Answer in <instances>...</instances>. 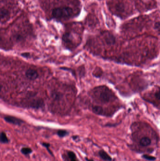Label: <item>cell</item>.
Instances as JSON below:
<instances>
[{
	"label": "cell",
	"mask_w": 160,
	"mask_h": 161,
	"mask_svg": "<svg viewBox=\"0 0 160 161\" xmlns=\"http://www.w3.org/2000/svg\"><path fill=\"white\" fill-rule=\"evenodd\" d=\"M73 14V10L69 7L56 8L53 10L52 15L56 19L67 18L71 17Z\"/></svg>",
	"instance_id": "1"
},
{
	"label": "cell",
	"mask_w": 160,
	"mask_h": 161,
	"mask_svg": "<svg viewBox=\"0 0 160 161\" xmlns=\"http://www.w3.org/2000/svg\"><path fill=\"white\" fill-rule=\"evenodd\" d=\"M114 96L107 88L103 89L99 93V100L102 103H107L113 100Z\"/></svg>",
	"instance_id": "2"
},
{
	"label": "cell",
	"mask_w": 160,
	"mask_h": 161,
	"mask_svg": "<svg viewBox=\"0 0 160 161\" xmlns=\"http://www.w3.org/2000/svg\"><path fill=\"white\" fill-rule=\"evenodd\" d=\"M61 156L63 161H80L76 153L72 150H63Z\"/></svg>",
	"instance_id": "3"
},
{
	"label": "cell",
	"mask_w": 160,
	"mask_h": 161,
	"mask_svg": "<svg viewBox=\"0 0 160 161\" xmlns=\"http://www.w3.org/2000/svg\"><path fill=\"white\" fill-rule=\"evenodd\" d=\"M4 119L6 122L15 125L20 126L24 123L21 119L12 116H6L4 117Z\"/></svg>",
	"instance_id": "4"
},
{
	"label": "cell",
	"mask_w": 160,
	"mask_h": 161,
	"mask_svg": "<svg viewBox=\"0 0 160 161\" xmlns=\"http://www.w3.org/2000/svg\"><path fill=\"white\" fill-rule=\"evenodd\" d=\"M103 34L105 42L107 44L112 45L115 44L116 39L113 34L109 32H104Z\"/></svg>",
	"instance_id": "5"
},
{
	"label": "cell",
	"mask_w": 160,
	"mask_h": 161,
	"mask_svg": "<svg viewBox=\"0 0 160 161\" xmlns=\"http://www.w3.org/2000/svg\"><path fill=\"white\" fill-rule=\"evenodd\" d=\"M138 144L142 147H148L152 144V140L148 136H143L139 139Z\"/></svg>",
	"instance_id": "6"
},
{
	"label": "cell",
	"mask_w": 160,
	"mask_h": 161,
	"mask_svg": "<svg viewBox=\"0 0 160 161\" xmlns=\"http://www.w3.org/2000/svg\"><path fill=\"white\" fill-rule=\"evenodd\" d=\"M25 75L28 79L31 80H34L38 78L39 74L36 70L33 69H29L25 73Z\"/></svg>",
	"instance_id": "7"
},
{
	"label": "cell",
	"mask_w": 160,
	"mask_h": 161,
	"mask_svg": "<svg viewBox=\"0 0 160 161\" xmlns=\"http://www.w3.org/2000/svg\"><path fill=\"white\" fill-rule=\"evenodd\" d=\"M98 156L100 159L104 161H112L113 159L106 151L104 149H100L98 151Z\"/></svg>",
	"instance_id": "8"
},
{
	"label": "cell",
	"mask_w": 160,
	"mask_h": 161,
	"mask_svg": "<svg viewBox=\"0 0 160 161\" xmlns=\"http://www.w3.org/2000/svg\"><path fill=\"white\" fill-rule=\"evenodd\" d=\"M44 105V102L41 99L39 100H33L31 103L30 106L33 108H36L38 109L39 108L42 107Z\"/></svg>",
	"instance_id": "9"
},
{
	"label": "cell",
	"mask_w": 160,
	"mask_h": 161,
	"mask_svg": "<svg viewBox=\"0 0 160 161\" xmlns=\"http://www.w3.org/2000/svg\"><path fill=\"white\" fill-rule=\"evenodd\" d=\"M10 140L7 137L4 132H1L0 135V143L1 144H8L10 143Z\"/></svg>",
	"instance_id": "10"
},
{
	"label": "cell",
	"mask_w": 160,
	"mask_h": 161,
	"mask_svg": "<svg viewBox=\"0 0 160 161\" xmlns=\"http://www.w3.org/2000/svg\"><path fill=\"white\" fill-rule=\"evenodd\" d=\"M20 152L23 155L27 156L33 153V150L29 147H23L20 149Z\"/></svg>",
	"instance_id": "11"
},
{
	"label": "cell",
	"mask_w": 160,
	"mask_h": 161,
	"mask_svg": "<svg viewBox=\"0 0 160 161\" xmlns=\"http://www.w3.org/2000/svg\"><path fill=\"white\" fill-rule=\"evenodd\" d=\"M69 134L70 133L68 131H67L66 130H63V129L58 130L56 132L57 135L60 138H65L67 136H68L69 135Z\"/></svg>",
	"instance_id": "12"
},
{
	"label": "cell",
	"mask_w": 160,
	"mask_h": 161,
	"mask_svg": "<svg viewBox=\"0 0 160 161\" xmlns=\"http://www.w3.org/2000/svg\"><path fill=\"white\" fill-rule=\"evenodd\" d=\"M92 111L94 114L98 115H102L103 114V109L100 106H94L92 107Z\"/></svg>",
	"instance_id": "13"
},
{
	"label": "cell",
	"mask_w": 160,
	"mask_h": 161,
	"mask_svg": "<svg viewBox=\"0 0 160 161\" xmlns=\"http://www.w3.org/2000/svg\"><path fill=\"white\" fill-rule=\"evenodd\" d=\"M10 15V12L5 9L1 8L0 9V18L1 19H5Z\"/></svg>",
	"instance_id": "14"
},
{
	"label": "cell",
	"mask_w": 160,
	"mask_h": 161,
	"mask_svg": "<svg viewBox=\"0 0 160 161\" xmlns=\"http://www.w3.org/2000/svg\"><path fill=\"white\" fill-rule=\"evenodd\" d=\"M41 145L44 147L45 148H46L47 150L48 151V152H49V154L50 155L54 157V155L53 154V153L52 152V151L50 149V146L51 145L49 143H48V142H43L42 143H41Z\"/></svg>",
	"instance_id": "15"
},
{
	"label": "cell",
	"mask_w": 160,
	"mask_h": 161,
	"mask_svg": "<svg viewBox=\"0 0 160 161\" xmlns=\"http://www.w3.org/2000/svg\"><path fill=\"white\" fill-rule=\"evenodd\" d=\"M141 158L147 161H155L156 160V157L154 156H150L147 154H143L141 156Z\"/></svg>",
	"instance_id": "16"
},
{
	"label": "cell",
	"mask_w": 160,
	"mask_h": 161,
	"mask_svg": "<svg viewBox=\"0 0 160 161\" xmlns=\"http://www.w3.org/2000/svg\"><path fill=\"white\" fill-rule=\"evenodd\" d=\"M115 7H116V10L120 12L124 11V9H125V7H124V4L121 2H119V3H118L117 4H116Z\"/></svg>",
	"instance_id": "17"
},
{
	"label": "cell",
	"mask_w": 160,
	"mask_h": 161,
	"mask_svg": "<svg viewBox=\"0 0 160 161\" xmlns=\"http://www.w3.org/2000/svg\"><path fill=\"white\" fill-rule=\"evenodd\" d=\"M52 97L55 100H59L62 97V94L57 92H53L52 94Z\"/></svg>",
	"instance_id": "18"
},
{
	"label": "cell",
	"mask_w": 160,
	"mask_h": 161,
	"mask_svg": "<svg viewBox=\"0 0 160 161\" xmlns=\"http://www.w3.org/2000/svg\"><path fill=\"white\" fill-rule=\"evenodd\" d=\"M14 39H15V40L16 41H18H18H19H19H22L23 39V36L21 34H19V33L16 34L14 35Z\"/></svg>",
	"instance_id": "19"
},
{
	"label": "cell",
	"mask_w": 160,
	"mask_h": 161,
	"mask_svg": "<svg viewBox=\"0 0 160 161\" xmlns=\"http://www.w3.org/2000/svg\"><path fill=\"white\" fill-rule=\"evenodd\" d=\"M72 139L73 141H74L76 142H77L79 141V137L77 135H74L72 136Z\"/></svg>",
	"instance_id": "20"
},
{
	"label": "cell",
	"mask_w": 160,
	"mask_h": 161,
	"mask_svg": "<svg viewBox=\"0 0 160 161\" xmlns=\"http://www.w3.org/2000/svg\"><path fill=\"white\" fill-rule=\"evenodd\" d=\"M155 97L157 100H160V89L155 92Z\"/></svg>",
	"instance_id": "21"
},
{
	"label": "cell",
	"mask_w": 160,
	"mask_h": 161,
	"mask_svg": "<svg viewBox=\"0 0 160 161\" xmlns=\"http://www.w3.org/2000/svg\"><path fill=\"white\" fill-rule=\"evenodd\" d=\"M155 28L156 29L160 30V22H156L155 24Z\"/></svg>",
	"instance_id": "22"
},
{
	"label": "cell",
	"mask_w": 160,
	"mask_h": 161,
	"mask_svg": "<svg viewBox=\"0 0 160 161\" xmlns=\"http://www.w3.org/2000/svg\"><path fill=\"white\" fill-rule=\"evenodd\" d=\"M21 56H23L24 58H28L30 56V53H27V52H25V53H23L21 54Z\"/></svg>",
	"instance_id": "23"
},
{
	"label": "cell",
	"mask_w": 160,
	"mask_h": 161,
	"mask_svg": "<svg viewBox=\"0 0 160 161\" xmlns=\"http://www.w3.org/2000/svg\"><path fill=\"white\" fill-rule=\"evenodd\" d=\"M85 160L86 161H94L93 159L89 158L88 157H85Z\"/></svg>",
	"instance_id": "24"
}]
</instances>
